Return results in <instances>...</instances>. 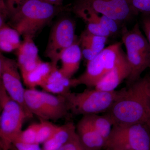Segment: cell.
<instances>
[{
  "label": "cell",
  "instance_id": "f1b7e54d",
  "mask_svg": "<svg viewBox=\"0 0 150 150\" xmlns=\"http://www.w3.org/2000/svg\"><path fill=\"white\" fill-rule=\"evenodd\" d=\"M17 150H42L40 145L34 144H27L23 142H15L13 144Z\"/></svg>",
  "mask_w": 150,
  "mask_h": 150
},
{
  "label": "cell",
  "instance_id": "cb8c5ba5",
  "mask_svg": "<svg viewBox=\"0 0 150 150\" xmlns=\"http://www.w3.org/2000/svg\"><path fill=\"white\" fill-rule=\"evenodd\" d=\"M86 30L94 35L108 38L112 35L110 31L98 23H86Z\"/></svg>",
  "mask_w": 150,
  "mask_h": 150
},
{
  "label": "cell",
  "instance_id": "8992f818",
  "mask_svg": "<svg viewBox=\"0 0 150 150\" xmlns=\"http://www.w3.org/2000/svg\"><path fill=\"white\" fill-rule=\"evenodd\" d=\"M121 48L120 42L112 44L88 62L84 72L73 79L74 87L83 85L88 88L95 87L114 67Z\"/></svg>",
  "mask_w": 150,
  "mask_h": 150
},
{
  "label": "cell",
  "instance_id": "603a6c76",
  "mask_svg": "<svg viewBox=\"0 0 150 150\" xmlns=\"http://www.w3.org/2000/svg\"><path fill=\"white\" fill-rule=\"evenodd\" d=\"M39 124V123H35L30 125L24 131H22L14 142H18L27 144L36 143V137Z\"/></svg>",
  "mask_w": 150,
  "mask_h": 150
},
{
  "label": "cell",
  "instance_id": "d6a6232c",
  "mask_svg": "<svg viewBox=\"0 0 150 150\" xmlns=\"http://www.w3.org/2000/svg\"><path fill=\"white\" fill-rule=\"evenodd\" d=\"M147 124H148V126H149V129L150 130V120L149 121V122H148V123H147Z\"/></svg>",
  "mask_w": 150,
  "mask_h": 150
},
{
  "label": "cell",
  "instance_id": "5bb4252c",
  "mask_svg": "<svg viewBox=\"0 0 150 150\" xmlns=\"http://www.w3.org/2000/svg\"><path fill=\"white\" fill-rule=\"evenodd\" d=\"M82 56L78 39L63 52L60 58L62 66L59 70L64 77L68 79H72L79 68Z\"/></svg>",
  "mask_w": 150,
  "mask_h": 150
},
{
  "label": "cell",
  "instance_id": "ac0fdd59",
  "mask_svg": "<svg viewBox=\"0 0 150 150\" xmlns=\"http://www.w3.org/2000/svg\"><path fill=\"white\" fill-rule=\"evenodd\" d=\"M76 133V126L72 122L58 126L51 137L42 144V150H59Z\"/></svg>",
  "mask_w": 150,
  "mask_h": 150
},
{
  "label": "cell",
  "instance_id": "1f68e13d",
  "mask_svg": "<svg viewBox=\"0 0 150 150\" xmlns=\"http://www.w3.org/2000/svg\"><path fill=\"white\" fill-rule=\"evenodd\" d=\"M10 150H17L16 149V148H15L13 146H13H12Z\"/></svg>",
  "mask_w": 150,
  "mask_h": 150
},
{
  "label": "cell",
  "instance_id": "e0dca14e",
  "mask_svg": "<svg viewBox=\"0 0 150 150\" xmlns=\"http://www.w3.org/2000/svg\"><path fill=\"white\" fill-rule=\"evenodd\" d=\"M41 94L51 120L56 121L68 116L70 111L64 96H55L45 91H41Z\"/></svg>",
  "mask_w": 150,
  "mask_h": 150
},
{
  "label": "cell",
  "instance_id": "9c48e42d",
  "mask_svg": "<svg viewBox=\"0 0 150 150\" xmlns=\"http://www.w3.org/2000/svg\"><path fill=\"white\" fill-rule=\"evenodd\" d=\"M17 62L0 54V76L6 91L14 101L24 109L29 118L33 115L28 109L25 102V89L23 86Z\"/></svg>",
  "mask_w": 150,
  "mask_h": 150
},
{
  "label": "cell",
  "instance_id": "30bf717a",
  "mask_svg": "<svg viewBox=\"0 0 150 150\" xmlns=\"http://www.w3.org/2000/svg\"><path fill=\"white\" fill-rule=\"evenodd\" d=\"M74 6L89 8L120 23L129 20L136 14L131 0H78Z\"/></svg>",
  "mask_w": 150,
  "mask_h": 150
},
{
  "label": "cell",
  "instance_id": "7a4b0ae2",
  "mask_svg": "<svg viewBox=\"0 0 150 150\" xmlns=\"http://www.w3.org/2000/svg\"><path fill=\"white\" fill-rule=\"evenodd\" d=\"M65 10L63 6L54 5L45 0H28L10 15L8 24L23 37L33 38L54 17Z\"/></svg>",
  "mask_w": 150,
  "mask_h": 150
},
{
  "label": "cell",
  "instance_id": "836d02e7",
  "mask_svg": "<svg viewBox=\"0 0 150 150\" xmlns=\"http://www.w3.org/2000/svg\"><path fill=\"white\" fill-rule=\"evenodd\" d=\"M80 150H86L85 149H84V148H83V147L82 146V147L81 149Z\"/></svg>",
  "mask_w": 150,
  "mask_h": 150
},
{
  "label": "cell",
  "instance_id": "3957f363",
  "mask_svg": "<svg viewBox=\"0 0 150 150\" xmlns=\"http://www.w3.org/2000/svg\"><path fill=\"white\" fill-rule=\"evenodd\" d=\"M121 35L131 69L130 74L127 79L128 87L139 80L142 73L150 68V46L138 23L130 30L123 26Z\"/></svg>",
  "mask_w": 150,
  "mask_h": 150
},
{
  "label": "cell",
  "instance_id": "d6986e66",
  "mask_svg": "<svg viewBox=\"0 0 150 150\" xmlns=\"http://www.w3.org/2000/svg\"><path fill=\"white\" fill-rule=\"evenodd\" d=\"M25 102L28 109L33 115L40 120H51V117L41 96V91L36 89H25Z\"/></svg>",
  "mask_w": 150,
  "mask_h": 150
},
{
  "label": "cell",
  "instance_id": "ffe728a7",
  "mask_svg": "<svg viewBox=\"0 0 150 150\" xmlns=\"http://www.w3.org/2000/svg\"><path fill=\"white\" fill-rule=\"evenodd\" d=\"M18 32L8 25L0 26V49L1 51L11 52L19 48L21 42Z\"/></svg>",
  "mask_w": 150,
  "mask_h": 150
},
{
  "label": "cell",
  "instance_id": "484cf974",
  "mask_svg": "<svg viewBox=\"0 0 150 150\" xmlns=\"http://www.w3.org/2000/svg\"><path fill=\"white\" fill-rule=\"evenodd\" d=\"M132 8L137 14L150 13V0H131Z\"/></svg>",
  "mask_w": 150,
  "mask_h": 150
},
{
  "label": "cell",
  "instance_id": "e575fe53",
  "mask_svg": "<svg viewBox=\"0 0 150 150\" xmlns=\"http://www.w3.org/2000/svg\"><path fill=\"white\" fill-rule=\"evenodd\" d=\"M105 150H112L109 149H105Z\"/></svg>",
  "mask_w": 150,
  "mask_h": 150
},
{
  "label": "cell",
  "instance_id": "44dd1931",
  "mask_svg": "<svg viewBox=\"0 0 150 150\" xmlns=\"http://www.w3.org/2000/svg\"><path fill=\"white\" fill-rule=\"evenodd\" d=\"M87 115L95 129L107 142L113 126L111 119L106 114L103 115L98 114Z\"/></svg>",
  "mask_w": 150,
  "mask_h": 150
},
{
  "label": "cell",
  "instance_id": "83f0119b",
  "mask_svg": "<svg viewBox=\"0 0 150 150\" xmlns=\"http://www.w3.org/2000/svg\"><path fill=\"white\" fill-rule=\"evenodd\" d=\"M10 15L28 0H2Z\"/></svg>",
  "mask_w": 150,
  "mask_h": 150
},
{
  "label": "cell",
  "instance_id": "8fae6325",
  "mask_svg": "<svg viewBox=\"0 0 150 150\" xmlns=\"http://www.w3.org/2000/svg\"><path fill=\"white\" fill-rule=\"evenodd\" d=\"M17 63L22 79L32 72L43 62L38 55V50L33 38L23 37V40L16 50Z\"/></svg>",
  "mask_w": 150,
  "mask_h": 150
},
{
  "label": "cell",
  "instance_id": "2e32d148",
  "mask_svg": "<svg viewBox=\"0 0 150 150\" xmlns=\"http://www.w3.org/2000/svg\"><path fill=\"white\" fill-rule=\"evenodd\" d=\"M73 79H68L62 75L57 66H54L40 87L49 93L65 95L74 87Z\"/></svg>",
  "mask_w": 150,
  "mask_h": 150
},
{
  "label": "cell",
  "instance_id": "d4e9b609",
  "mask_svg": "<svg viewBox=\"0 0 150 150\" xmlns=\"http://www.w3.org/2000/svg\"><path fill=\"white\" fill-rule=\"evenodd\" d=\"M100 24L106 28L112 35L116 34L120 30V22L106 16L100 14Z\"/></svg>",
  "mask_w": 150,
  "mask_h": 150
},
{
  "label": "cell",
  "instance_id": "52a82bcc",
  "mask_svg": "<svg viewBox=\"0 0 150 150\" xmlns=\"http://www.w3.org/2000/svg\"><path fill=\"white\" fill-rule=\"evenodd\" d=\"M0 150H10L29 118L21 106L11 98L0 104Z\"/></svg>",
  "mask_w": 150,
  "mask_h": 150
},
{
  "label": "cell",
  "instance_id": "7402d4cb",
  "mask_svg": "<svg viewBox=\"0 0 150 150\" xmlns=\"http://www.w3.org/2000/svg\"><path fill=\"white\" fill-rule=\"evenodd\" d=\"M38 130L36 143L43 144L51 137L58 126L48 120H40Z\"/></svg>",
  "mask_w": 150,
  "mask_h": 150
},
{
  "label": "cell",
  "instance_id": "9a60e30c",
  "mask_svg": "<svg viewBox=\"0 0 150 150\" xmlns=\"http://www.w3.org/2000/svg\"><path fill=\"white\" fill-rule=\"evenodd\" d=\"M108 38L94 35L85 30L79 39L82 56L87 62L91 61L105 48Z\"/></svg>",
  "mask_w": 150,
  "mask_h": 150
},
{
  "label": "cell",
  "instance_id": "4fadbf2b",
  "mask_svg": "<svg viewBox=\"0 0 150 150\" xmlns=\"http://www.w3.org/2000/svg\"><path fill=\"white\" fill-rule=\"evenodd\" d=\"M76 131L85 149H105L106 141L94 128L87 115H83L79 121L76 126Z\"/></svg>",
  "mask_w": 150,
  "mask_h": 150
},
{
  "label": "cell",
  "instance_id": "6da1fadb",
  "mask_svg": "<svg viewBox=\"0 0 150 150\" xmlns=\"http://www.w3.org/2000/svg\"><path fill=\"white\" fill-rule=\"evenodd\" d=\"M105 114L113 125L147 124L150 120V77L141 78L126 88Z\"/></svg>",
  "mask_w": 150,
  "mask_h": 150
},
{
  "label": "cell",
  "instance_id": "4dcf8cb0",
  "mask_svg": "<svg viewBox=\"0 0 150 150\" xmlns=\"http://www.w3.org/2000/svg\"><path fill=\"white\" fill-rule=\"evenodd\" d=\"M45 1L49 4L54 5L62 6V3L64 0H45Z\"/></svg>",
  "mask_w": 150,
  "mask_h": 150
},
{
  "label": "cell",
  "instance_id": "f546056e",
  "mask_svg": "<svg viewBox=\"0 0 150 150\" xmlns=\"http://www.w3.org/2000/svg\"><path fill=\"white\" fill-rule=\"evenodd\" d=\"M142 23L143 30L150 46V13L144 14Z\"/></svg>",
  "mask_w": 150,
  "mask_h": 150
},
{
  "label": "cell",
  "instance_id": "4316f807",
  "mask_svg": "<svg viewBox=\"0 0 150 150\" xmlns=\"http://www.w3.org/2000/svg\"><path fill=\"white\" fill-rule=\"evenodd\" d=\"M82 147L77 133L59 150H80Z\"/></svg>",
  "mask_w": 150,
  "mask_h": 150
},
{
  "label": "cell",
  "instance_id": "277c9868",
  "mask_svg": "<svg viewBox=\"0 0 150 150\" xmlns=\"http://www.w3.org/2000/svg\"><path fill=\"white\" fill-rule=\"evenodd\" d=\"M126 88L112 91L87 88L79 93H68L67 98L70 112L76 115H87L106 112L124 93Z\"/></svg>",
  "mask_w": 150,
  "mask_h": 150
},
{
  "label": "cell",
  "instance_id": "7c38bea8",
  "mask_svg": "<svg viewBox=\"0 0 150 150\" xmlns=\"http://www.w3.org/2000/svg\"><path fill=\"white\" fill-rule=\"evenodd\" d=\"M130 73L131 69L126 54L121 48L114 67L95 88L103 91H114L124 80L128 79Z\"/></svg>",
  "mask_w": 150,
  "mask_h": 150
},
{
  "label": "cell",
  "instance_id": "5b68a950",
  "mask_svg": "<svg viewBox=\"0 0 150 150\" xmlns=\"http://www.w3.org/2000/svg\"><path fill=\"white\" fill-rule=\"evenodd\" d=\"M112 150H150V130L147 124L114 125L105 149Z\"/></svg>",
  "mask_w": 150,
  "mask_h": 150
},
{
  "label": "cell",
  "instance_id": "ba28073f",
  "mask_svg": "<svg viewBox=\"0 0 150 150\" xmlns=\"http://www.w3.org/2000/svg\"><path fill=\"white\" fill-rule=\"evenodd\" d=\"M75 23L69 18H64L58 21L51 29L45 56L55 66L63 52L78 40L75 34Z\"/></svg>",
  "mask_w": 150,
  "mask_h": 150
}]
</instances>
